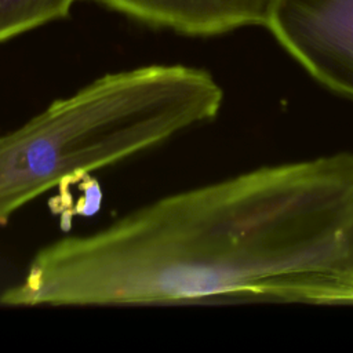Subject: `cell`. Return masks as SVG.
I'll return each instance as SVG.
<instances>
[{
    "instance_id": "1",
    "label": "cell",
    "mask_w": 353,
    "mask_h": 353,
    "mask_svg": "<svg viewBox=\"0 0 353 353\" xmlns=\"http://www.w3.org/2000/svg\"><path fill=\"white\" fill-rule=\"evenodd\" d=\"M159 248L185 301L353 305V152L174 193Z\"/></svg>"
},
{
    "instance_id": "2",
    "label": "cell",
    "mask_w": 353,
    "mask_h": 353,
    "mask_svg": "<svg viewBox=\"0 0 353 353\" xmlns=\"http://www.w3.org/2000/svg\"><path fill=\"white\" fill-rule=\"evenodd\" d=\"M210 72L146 65L106 73L0 137V223L73 176L150 149L219 113Z\"/></svg>"
},
{
    "instance_id": "3",
    "label": "cell",
    "mask_w": 353,
    "mask_h": 353,
    "mask_svg": "<svg viewBox=\"0 0 353 353\" xmlns=\"http://www.w3.org/2000/svg\"><path fill=\"white\" fill-rule=\"evenodd\" d=\"M266 29L317 83L353 101V0H277Z\"/></svg>"
},
{
    "instance_id": "4",
    "label": "cell",
    "mask_w": 353,
    "mask_h": 353,
    "mask_svg": "<svg viewBox=\"0 0 353 353\" xmlns=\"http://www.w3.org/2000/svg\"><path fill=\"white\" fill-rule=\"evenodd\" d=\"M131 19L185 36L265 26L277 0H88Z\"/></svg>"
},
{
    "instance_id": "5",
    "label": "cell",
    "mask_w": 353,
    "mask_h": 353,
    "mask_svg": "<svg viewBox=\"0 0 353 353\" xmlns=\"http://www.w3.org/2000/svg\"><path fill=\"white\" fill-rule=\"evenodd\" d=\"M79 0H0V44L66 18Z\"/></svg>"
}]
</instances>
